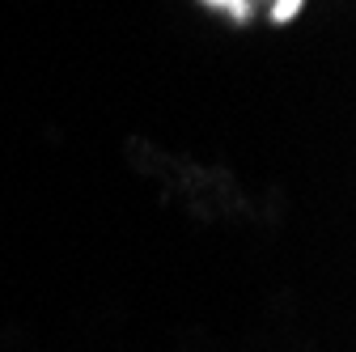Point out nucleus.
I'll list each match as a JSON object with an SVG mask.
<instances>
[{
    "label": "nucleus",
    "instance_id": "1",
    "mask_svg": "<svg viewBox=\"0 0 356 352\" xmlns=\"http://www.w3.org/2000/svg\"><path fill=\"white\" fill-rule=\"evenodd\" d=\"M246 5H250V13H254V5H267V9H272V22L284 26V22L297 17V9L305 5V0H246Z\"/></svg>",
    "mask_w": 356,
    "mask_h": 352
},
{
    "label": "nucleus",
    "instance_id": "2",
    "mask_svg": "<svg viewBox=\"0 0 356 352\" xmlns=\"http://www.w3.org/2000/svg\"><path fill=\"white\" fill-rule=\"evenodd\" d=\"M208 5L212 9H225L234 22H250V5H246V0H208Z\"/></svg>",
    "mask_w": 356,
    "mask_h": 352
}]
</instances>
